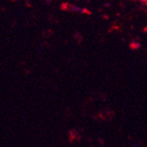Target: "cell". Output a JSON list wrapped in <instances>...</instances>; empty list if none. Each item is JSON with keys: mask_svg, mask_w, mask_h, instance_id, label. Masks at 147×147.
Masks as SVG:
<instances>
[{"mask_svg": "<svg viewBox=\"0 0 147 147\" xmlns=\"http://www.w3.org/2000/svg\"><path fill=\"white\" fill-rule=\"evenodd\" d=\"M77 1H79V0H77Z\"/></svg>", "mask_w": 147, "mask_h": 147, "instance_id": "cell-1", "label": "cell"}]
</instances>
